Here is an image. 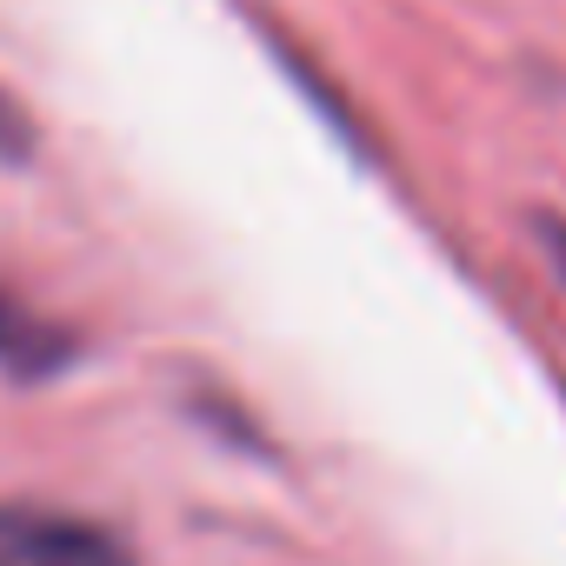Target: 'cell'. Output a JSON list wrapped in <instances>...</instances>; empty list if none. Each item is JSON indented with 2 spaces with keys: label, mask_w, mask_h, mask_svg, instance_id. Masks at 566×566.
<instances>
[{
  "label": "cell",
  "mask_w": 566,
  "mask_h": 566,
  "mask_svg": "<svg viewBox=\"0 0 566 566\" xmlns=\"http://www.w3.org/2000/svg\"><path fill=\"white\" fill-rule=\"evenodd\" d=\"M0 566H134V553L120 533L94 520L48 506H0Z\"/></svg>",
  "instance_id": "obj_1"
},
{
  "label": "cell",
  "mask_w": 566,
  "mask_h": 566,
  "mask_svg": "<svg viewBox=\"0 0 566 566\" xmlns=\"http://www.w3.org/2000/svg\"><path fill=\"white\" fill-rule=\"evenodd\" d=\"M81 360V334L54 314H41L21 287L0 280V374L8 380H54L61 367Z\"/></svg>",
  "instance_id": "obj_2"
},
{
  "label": "cell",
  "mask_w": 566,
  "mask_h": 566,
  "mask_svg": "<svg viewBox=\"0 0 566 566\" xmlns=\"http://www.w3.org/2000/svg\"><path fill=\"white\" fill-rule=\"evenodd\" d=\"M34 147H41V127H34V114H28V101H21L14 87H0V160H8V167H28Z\"/></svg>",
  "instance_id": "obj_3"
},
{
  "label": "cell",
  "mask_w": 566,
  "mask_h": 566,
  "mask_svg": "<svg viewBox=\"0 0 566 566\" xmlns=\"http://www.w3.org/2000/svg\"><path fill=\"white\" fill-rule=\"evenodd\" d=\"M526 227H533V240H539V253L553 260V273L566 280V213H553V207H539V213H526Z\"/></svg>",
  "instance_id": "obj_4"
}]
</instances>
